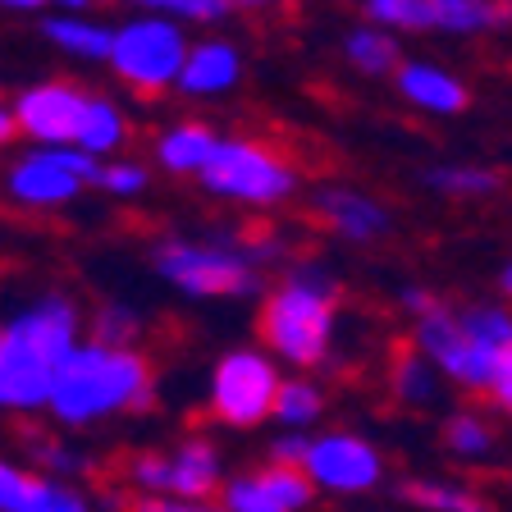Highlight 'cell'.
Listing matches in <instances>:
<instances>
[{
    "label": "cell",
    "mask_w": 512,
    "mask_h": 512,
    "mask_svg": "<svg viewBox=\"0 0 512 512\" xmlns=\"http://www.w3.org/2000/svg\"><path fill=\"white\" fill-rule=\"evenodd\" d=\"M83 330V307L60 288H46L28 307L14 311L0 339V412H46L55 375L83 343Z\"/></svg>",
    "instance_id": "cell-1"
},
{
    "label": "cell",
    "mask_w": 512,
    "mask_h": 512,
    "mask_svg": "<svg viewBox=\"0 0 512 512\" xmlns=\"http://www.w3.org/2000/svg\"><path fill=\"white\" fill-rule=\"evenodd\" d=\"M151 403H156V380H151L147 352L83 339L55 375L46 412L64 430H87L110 416L147 412Z\"/></svg>",
    "instance_id": "cell-2"
},
{
    "label": "cell",
    "mask_w": 512,
    "mask_h": 512,
    "mask_svg": "<svg viewBox=\"0 0 512 512\" xmlns=\"http://www.w3.org/2000/svg\"><path fill=\"white\" fill-rule=\"evenodd\" d=\"M339 339V284L325 266L302 261L293 266L261 302V348L288 362L293 375L330 362Z\"/></svg>",
    "instance_id": "cell-3"
},
{
    "label": "cell",
    "mask_w": 512,
    "mask_h": 512,
    "mask_svg": "<svg viewBox=\"0 0 512 512\" xmlns=\"http://www.w3.org/2000/svg\"><path fill=\"white\" fill-rule=\"evenodd\" d=\"M151 270L165 288L192 302H224V298H256L261 270L247 261L243 243L224 234H165L151 247Z\"/></svg>",
    "instance_id": "cell-4"
},
{
    "label": "cell",
    "mask_w": 512,
    "mask_h": 512,
    "mask_svg": "<svg viewBox=\"0 0 512 512\" xmlns=\"http://www.w3.org/2000/svg\"><path fill=\"white\" fill-rule=\"evenodd\" d=\"M197 183H202V192L215 197V202L247 206V211H275V206L298 197L302 174L270 142L243 138V133H224L211 165L202 170Z\"/></svg>",
    "instance_id": "cell-5"
},
{
    "label": "cell",
    "mask_w": 512,
    "mask_h": 512,
    "mask_svg": "<svg viewBox=\"0 0 512 512\" xmlns=\"http://www.w3.org/2000/svg\"><path fill=\"white\" fill-rule=\"evenodd\" d=\"M188 28L160 14H133L115 23V42H110V74L138 96H165L174 92L188 60Z\"/></svg>",
    "instance_id": "cell-6"
},
{
    "label": "cell",
    "mask_w": 512,
    "mask_h": 512,
    "mask_svg": "<svg viewBox=\"0 0 512 512\" xmlns=\"http://www.w3.org/2000/svg\"><path fill=\"white\" fill-rule=\"evenodd\" d=\"M279 384H284V375L266 348H229L211 366L206 407L224 430H256L275 421Z\"/></svg>",
    "instance_id": "cell-7"
},
{
    "label": "cell",
    "mask_w": 512,
    "mask_h": 512,
    "mask_svg": "<svg viewBox=\"0 0 512 512\" xmlns=\"http://www.w3.org/2000/svg\"><path fill=\"white\" fill-rule=\"evenodd\" d=\"M96 179V160L78 147H28L5 165L0 174V197L19 211L46 215L74 206Z\"/></svg>",
    "instance_id": "cell-8"
},
{
    "label": "cell",
    "mask_w": 512,
    "mask_h": 512,
    "mask_svg": "<svg viewBox=\"0 0 512 512\" xmlns=\"http://www.w3.org/2000/svg\"><path fill=\"white\" fill-rule=\"evenodd\" d=\"M302 476L316 485V494L362 499V494H375L384 485L389 462H384V448L362 430H320L307 444Z\"/></svg>",
    "instance_id": "cell-9"
},
{
    "label": "cell",
    "mask_w": 512,
    "mask_h": 512,
    "mask_svg": "<svg viewBox=\"0 0 512 512\" xmlns=\"http://www.w3.org/2000/svg\"><path fill=\"white\" fill-rule=\"evenodd\" d=\"M87 101L92 92L74 78H42V83L19 87V96L10 101L14 119H19V138H28L32 147H74Z\"/></svg>",
    "instance_id": "cell-10"
},
{
    "label": "cell",
    "mask_w": 512,
    "mask_h": 512,
    "mask_svg": "<svg viewBox=\"0 0 512 512\" xmlns=\"http://www.w3.org/2000/svg\"><path fill=\"white\" fill-rule=\"evenodd\" d=\"M412 348L435 362L444 384H458V389H471V394H476V389L485 394L494 380V366L503 362V357L485 352L480 343H471L458 325V311H448V307H439L435 316H426V320H416Z\"/></svg>",
    "instance_id": "cell-11"
},
{
    "label": "cell",
    "mask_w": 512,
    "mask_h": 512,
    "mask_svg": "<svg viewBox=\"0 0 512 512\" xmlns=\"http://www.w3.org/2000/svg\"><path fill=\"white\" fill-rule=\"evenodd\" d=\"M311 503H316V485L302 476V467L261 462L220 485L224 512H311Z\"/></svg>",
    "instance_id": "cell-12"
},
{
    "label": "cell",
    "mask_w": 512,
    "mask_h": 512,
    "mask_svg": "<svg viewBox=\"0 0 512 512\" xmlns=\"http://www.w3.org/2000/svg\"><path fill=\"white\" fill-rule=\"evenodd\" d=\"M311 215H316L339 243H352V247H375L394 229L389 206H384L380 197H371V192L352 188V183H320V188L311 192Z\"/></svg>",
    "instance_id": "cell-13"
},
{
    "label": "cell",
    "mask_w": 512,
    "mask_h": 512,
    "mask_svg": "<svg viewBox=\"0 0 512 512\" xmlns=\"http://www.w3.org/2000/svg\"><path fill=\"white\" fill-rule=\"evenodd\" d=\"M247 74L243 46L234 37H197L188 46V60H183V74L174 83V92L188 96V101H220L229 96Z\"/></svg>",
    "instance_id": "cell-14"
},
{
    "label": "cell",
    "mask_w": 512,
    "mask_h": 512,
    "mask_svg": "<svg viewBox=\"0 0 512 512\" xmlns=\"http://www.w3.org/2000/svg\"><path fill=\"white\" fill-rule=\"evenodd\" d=\"M394 92L403 96L412 110L421 115H435V119H453L467 110L471 92L448 64L439 60H403L394 69Z\"/></svg>",
    "instance_id": "cell-15"
},
{
    "label": "cell",
    "mask_w": 512,
    "mask_h": 512,
    "mask_svg": "<svg viewBox=\"0 0 512 512\" xmlns=\"http://www.w3.org/2000/svg\"><path fill=\"white\" fill-rule=\"evenodd\" d=\"M224 133H215L206 119H179V124L160 128L151 142V160L174 179H202V170L211 165L215 147Z\"/></svg>",
    "instance_id": "cell-16"
},
{
    "label": "cell",
    "mask_w": 512,
    "mask_h": 512,
    "mask_svg": "<svg viewBox=\"0 0 512 512\" xmlns=\"http://www.w3.org/2000/svg\"><path fill=\"white\" fill-rule=\"evenodd\" d=\"M224 453L215 439L192 435L179 448H170V499L211 503V494L224 485Z\"/></svg>",
    "instance_id": "cell-17"
},
{
    "label": "cell",
    "mask_w": 512,
    "mask_h": 512,
    "mask_svg": "<svg viewBox=\"0 0 512 512\" xmlns=\"http://www.w3.org/2000/svg\"><path fill=\"white\" fill-rule=\"evenodd\" d=\"M42 37L60 55H69V60H78V64H110L115 28H110L106 19H96V14H46Z\"/></svg>",
    "instance_id": "cell-18"
},
{
    "label": "cell",
    "mask_w": 512,
    "mask_h": 512,
    "mask_svg": "<svg viewBox=\"0 0 512 512\" xmlns=\"http://www.w3.org/2000/svg\"><path fill=\"white\" fill-rule=\"evenodd\" d=\"M128 115L124 106H119L115 96L106 92H92V101H87V115H83V128H78V142L74 147L83 151V156H92L96 165L101 160H115L119 151L128 147Z\"/></svg>",
    "instance_id": "cell-19"
},
{
    "label": "cell",
    "mask_w": 512,
    "mask_h": 512,
    "mask_svg": "<svg viewBox=\"0 0 512 512\" xmlns=\"http://www.w3.org/2000/svg\"><path fill=\"white\" fill-rule=\"evenodd\" d=\"M339 51L352 74H362V78H394V69L403 64V46H398L394 32L375 28V23H366V19L343 32Z\"/></svg>",
    "instance_id": "cell-20"
},
{
    "label": "cell",
    "mask_w": 512,
    "mask_h": 512,
    "mask_svg": "<svg viewBox=\"0 0 512 512\" xmlns=\"http://www.w3.org/2000/svg\"><path fill=\"white\" fill-rule=\"evenodd\" d=\"M512 23V0H435L430 32L444 37H485Z\"/></svg>",
    "instance_id": "cell-21"
},
{
    "label": "cell",
    "mask_w": 512,
    "mask_h": 512,
    "mask_svg": "<svg viewBox=\"0 0 512 512\" xmlns=\"http://www.w3.org/2000/svg\"><path fill=\"white\" fill-rule=\"evenodd\" d=\"M384 384H389V398H394L398 407H412V412L435 407L439 394H444V375H439L435 362H430V357H421L416 348H403L394 362H389Z\"/></svg>",
    "instance_id": "cell-22"
},
{
    "label": "cell",
    "mask_w": 512,
    "mask_h": 512,
    "mask_svg": "<svg viewBox=\"0 0 512 512\" xmlns=\"http://www.w3.org/2000/svg\"><path fill=\"white\" fill-rule=\"evenodd\" d=\"M398 499H407L421 512H499L480 490L448 476H407L398 485Z\"/></svg>",
    "instance_id": "cell-23"
},
{
    "label": "cell",
    "mask_w": 512,
    "mask_h": 512,
    "mask_svg": "<svg viewBox=\"0 0 512 512\" xmlns=\"http://www.w3.org/2000/svg\"><path fill=\"white\" fill-rule=\"evenodd\" d=\"M439 439H444L448 458L458 462H490L494 448H499V430H494V421L485 412H476V407H462V412H453L444 421V430H439Z\"/></svg>",
    "instance_id": "cell-24"
},
{
    "label": "cell",
    "mask_w": 512,
    "mask_h": 512,
    "mask_svg": "<svg viewBox=\"0 0 512 512\" xmlns=\"http://www.w3.org/2000/svg\"><path fill=\"white\" fill-rule=\"evenodd\" d=\"M421 183H426L430 192H439V197H462V202H471V197H494V192L503 188V174L490 170V165L444 160V165L421 170Z\"/></svg>",
    "instance_id": "cell-25"
},
{
    "label": "cell",
    "mask_w": 512,
    "mask_h": 512,
    "mask_svg": "<svg viewBox=\"0 0 512 512\" xmlns=\"http://www.w3.org/2000/svg\"><path fill=\"white\" fill-rule=\"evenodd\" d=\"M320 416H325V389H320L311 375H284L279 398H275V421L279 426L307 435L311 426H320Z\"/></svg>",
    "instance_id": "cell-26"
},
{
    "label": "cell",
    "mask_w": 512,
    "mask_h": 512,
    "mask_svg": "<svg viewBox=\"0 0 512 512\" xmlns=\"http://www.w3.org/2000/svg\"><path fill=\"white\" fill-rule=\"evenodd\" d=\"M142 330H147V316L128 298H101L87 316V339L110 343V348H138Z\"/></svg>",
    "instance_id": "cell-27"
},
{
    "label": "cell",
    "mask_w": 512,
    "mask_h": 512,
    "mask_svg": "<svg viewBox=\"0 0 512 512\" xmlns=\"http://www.w3.org/2000/svg\"><path fill=\"white\" fill-rule=\"evenodd\" d=\"M458 325L471 343H480L494 357H508L512 352V311L499 302H471L458 311Z\"/></svg>",
    "instance_id": "cell-28"
},
{
    "label": "cell",
    "mask_w": 512,
    "mask_h": 512,
    "mask_svg": "<svg viewBox=\"0 0 512 512\" xmlns=\"http://www.w3.org/2000/svg\"><path fill=\"white\" fill-rule=\"evenodd\" d=\"M138 14H160V19H174L183 28H220L229 19V5L224 0H124Z\"/></svg>",
    "instance_id": "cell-29"
},
{
    "label": "cell",
    "mask_w": 512,
    "mask_h": 512,
    "mask_svg": "<svg viewBox=\"0 0 512 512\" xmlns=\"http://www.w3.org/2000/svg\"><path fill=\"white\" fill-rule=\"evenodd\" d=\"M92 188L106 192V197H115V202H133V197H142V192L151 188V170L142 165V160H128V156L101 160Z\"/></svg>",
    "instance_id": "cell-30"
},
{
    "label": "cell",
    "mask_w": 512,
    "mask_h": 512,
    "mask_svg": "<svg viewBox=\"0 0 512 512\" xmlns=\"http://www.w3.org/2000/svg\"><path fill=\"white\" fill-rule=\"evenodd\" d=\"M124 480L133 485V494H142V499H160V494H170V453L138 448V453L124 462Z\"/></svg>",
    "instance_id": "cell-31"
},
{
    "label": "cell",
    "mask_w": 512,
    "mask_h": 512,
    "mask_svg": "<svg viewBox=\"0 0 512 512\" xmlns=\"http://www.w3.org/2000/svg\"><path fill=\"white\" fill-rule=\"evenodd\" d=\"M28 453H32V462H37V471L51 476V480H64V476L87 471V453H78V448L64 444V439H32Z\"/></svg>",
    "instance_id": "cell-32"
},
{
    "label": "cell",
    "mask_w": 512,
    "mask_h": 512,
    "mask_svg": "<svg viewBox=\"0 0 512 512\" xmlns=\"http://www.w3.org/2000/svg\"><path fill=\"white\" fill-rule=\"evenodd\" d=\"M37 480L28 467H19L14 458H0V512H32L37 499Z\"/></svg>",
    "instance_id": "cell-33"
},
{
    "label": "cell",
    "mask_w": 512,
    "mask_h": 512,
    "mask_svg": "<svg viewBox=\"0 0 512 512\" xmlns=\"http://www.w3.org/2000/svg\"><path fill=\"white\" fill-rule=\"evenodd\" d=\"M32 512H96V508H92V499H87L78 485L42 476V480H37V499H32Z\"/></svg>",
    "instance_id": "cell-34"
},
{
    "label": "cell",
    "mask_w": 512,
    "mask_h": 512,
    "mask_svg": "<svg viewBox=\"0 0 512 512\" xmlns=\"http://www.w3.org/2000/svg\"><path fill=\"white\" fill-rule=\"evenodd\" d=\"M243 252H247V261H252L256 270H266V266H275V261H284L288 243L279 234H270V229H261V234H247L243 238Z\"/></svg>",
    "instance_id": "cell-35"
},
{
    "label": "cell",
    "mask_w": 512,
    "mask_h": 512,
    "mask_svg": "<svg viewBox=\"0 0 512 512\" xmlns=\"http://www.w3.org/2000/svg\"><path fill=\"white\" fill-rule=\"evenodd\" d=\"M307 444H311V435L284 430V435L270 439V462H275V467H302V458H307Z\"/></svg>",
    "instance_id": "cell-36"
},
{
    "label": "cell",
    "mask_w": 512,
    "mask_h": 512,
    "mask_svg": "<svg viewBox=\"0 0 512 512\" xmlns=\"http://www.w3.org/2000/svg\"><path fill=\"white\" fill-rule=\"evenodd\" d=\"M398 307H403L412 320H426V316H435L444 302H439L426 284H407V288H398Z\"/></svg>",
    "instance_id": "cell-37"
},
{
    "label": "cell",
    "mask_w": 512,
    "mask_h": 512,
    "mask_svg": "<svg viewBox=\"0 0 512 512\" xmlns=\"http://www.w3.org/2000/svg\"><path fill=\"white\" fill-rule=\"evenodd\" d=\"M124 512H224L220 503H188V499H170V494H160V499H133Z\"/></svg>",
    "instance_id": "cell-38"
},
{
    "label": "cell",
    "mask_w": 512,
    "mask_h": 512,
    "mask_svg": "<svg viewBox=\"0 0 512 512\" xmlns=\"http://www.w3.org/2000/svg\"><path fill=\"white\" fill-rule=\"evenodd\" d=\"M485 394H490V403L499 407L503 416H512V352L503 357L499 366H494V380H490V389H485Z\"/></svg>",
    "instance_id": "cell-39"
},
{
    "label": "cell",
    "mask_w": 512,
    "mask_h": 512,
    "mask_svg": "<svg viewBox=\"0 0 512 512\" xmlns=\"http://www.w3.org/2000/svg\"><path fill=\"white\" fill-rule=\"evenodd\" d=\"M14 142H19V119H14L10 101H0V151L14 147Z\"/></svg>",
    "instance_id": "cell-40"
},
{
    "label": "cell",
    "mask_w": 512,
    "mask_h": 512,
    "mask_svg": "<svg viewBox=\"0 0 512 512\" xmlns=\"http://www.w3.org/2000/svg\"><path fill=\"white\" fill-rule=\"evenodd\" d=\"M229 10H288V5H298V0H224Z\"/></svg>",
    "instance_id": "cell-41"
},
{
    "label": "cell",
    "mask_w": 512,
    "mask_h": 512,
    "mask_svg": "<svg viewBox=\"0 0 512 512\" xmlns=\"http://www.w3.org/2000/svg\"><path fill=\"white\" fill-rule=\"evenodd\" d=\"M0 10L5 14H42V10H51V0H0Z\"/></svg>",
    "instance_id": "cell-42"
},
{
    "label": "cell",
    "mask_w": 512,
    "mask_h": 512,
    "mask_svg": "<svg viewBox=\"0 0 512 512\" xmlns=\"http://www.w3.org/2000/svg\"><path fill=\"white\" fill-rule=\"evenodd\" d=\"M96 0H51V14H92Z\"/></svg>",
    "instance_id": "cell-43"
},
{
    "label": "cell",
    "mask_w": 512,
    "mask_h": 512,
    "mask_svg": "<svg viewBox=\"0 0 512 512\" xmlns=\"http://www.w3.org/2000/svg\"><path fill=\"white\" fill-rule=\"evenodd\" d=\"M499 284H503V293H508V298H512V261H508V266H503V275H499Z\"/></svg>",
    "instance_id": "cell-44"
},
{
    "label": "cell",
    "mask_w": 512,
    "mask_h": 512,
    "mask_svg": "<svg viewBox=\"0 0 512 512\" xmlns=\"http://www.w3.org/2000/svg\"><path fill=\"white\" fill-rule=\"evenodd\" d=\"M0 339H5V320H0Z\"/></svg>",
    "instance_id": "cell-45"
}]
</instances>
